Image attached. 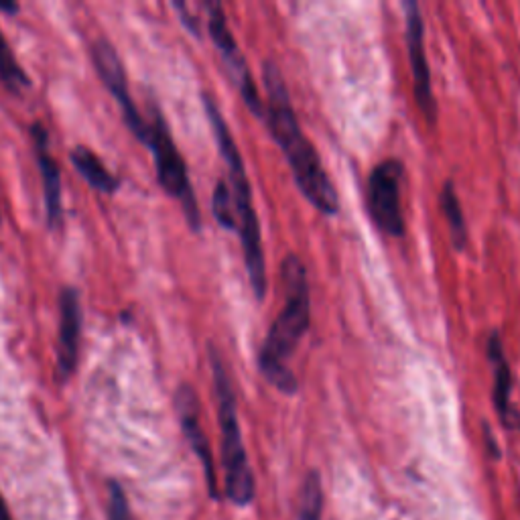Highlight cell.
<instances>
[{"instance_id":"obj_1","label":"cell","mask_w":520,"mask_h":520,"mask_svg":"<svg viewBox=\"0 0 520 520\" xmlns=\"http://www.w3.org/2000/svg\"><path fill=\"white\" fill-rule=\"evenodd\" d=\"M263 82L267 90L265 122L289 161L297 187L315 210L325 216H336L340 210L338 193L325 173L317 151L303 135L283 74L273 61L263 65Z\"/></svg>"},{"instance_id":"obj_2","label":"cell","mask_w":520,"mask_h":520,"mask_svg":"<svg viewBox=\"0 0 520 520\" xmlns=\"http://www.w3.org/2000/svg\"><path fill=\"white\" fill-rule=\"evenodd\" d=\"M281 279L285 287V307L273 321L267 340L258 352V368L283 395H295L299 380L289 368V358L305 336L311 319L307 275L295 254L283 258Z\"/></svg>"},{"instance_id":"obj_3","label":"cell","mask_w":520,"mask_h":520,"mask_svg":"<svg viewBox=\"0 0 520 520\" xmlns=\"http://www.w3.org/2000/svg\"><path fill=\"white\" fill-rule=\"evenodd\" d=\"M204 106H206V114L212 124V130H214V137L218 141L220 153L230 171V191H232L236 224H238L236 232L240 234V240H242L244 263H246L250 287H252L256 299L260 301L267 293V269H265L263 240H260V224H258V216H256L254 202H252V187H250L238 145L230 133V128H228L220 108L212 100V96L204 94Z\"/></svg>"},{"instance_id":"obj_4","label":"cell","mask_w":520,"mask_h":520,"mask_svg":"<svg viewBox=\"0 0 520 520\" xmlns=\"http://www.w3.org/2000/svg\"><path fill=\"white\" fill-rule=\"evenodd\" d=\"M210 366L214 378V390L218 401V423L222 433V466H224V488L230 502L236 506H248L254 500V474L244 447L234 386L224 366L222 356L210 348Z\"/></svg>"},{"instance_id":"obj_5","label":"cell","mask_w":520,"mask_h":520,"mask_svg":"<svg viewBox=\"0 0 520 520\" xmlns=\"http://www.w3.org/2000/svg\"><path fill=\"white\" fill-rule=\"evenodd\" d=\"M145 147H149L153 153L159 185L167 191V195H171L173 200L181 204L191 230L200 232L202 214H200L198 200H195V191L189 181L187 165L169 133L167 120L159 108H155L153 122H151V137Z\"/></svg>"},{"instance_id":"obj_6","label":"cell","mask_w":520,"mask_h":520,"mask_svg":"<svg viewBox=\"0 0 520 520\" xmlns=\"http://www.w3.org/2000/svg\"><path fill=\"white\" fill-rule=\"evenodd\" d=\"M401 183L403 163L397 159H386L372 169L366 185V208L372 222L378 230L393 238L405 234Z\"/></svg>"},{"instance_id":"obj_7","label":"cell","mask_w":520,"mask_h":520,"mask_svg":"<svg viewBox=\"0 0 520 520\" xmlns=\"http://www.w3.org/2000/svg\"><path fill=\"white\" fill-rule=\"evenodd\" d=\"M92 61L104 88L120 106L126 128L137 137V141L147 145L151 137V124L145 120V116L133 100V94H130L128 76L116 47L108 39H98L92 45Z\"/></svg>"},{"instance_id":"obj_8","label":"cell","mask_w":520,"mask_h":520,"mask_svg":"<svg viewBox=\"0 0 520 520\" xmlns=\"http://www.w3.org/2000/svg\"><path fill=\"white\" fill-rule=\"evenodd\" d=\"M208 11V31L210 37L214 41V45L218 47L226 70L234 82V86L238 88L244 104L248 106V110L258 116V118H265V104L260 100V94L254 86V80L250 76V70L246 65V59L242 57L238 43L228 27V19L224 13V7L220 3H206L204 5Z\"/></svg>"},{"instance_id":"obj_9","label":"cell","mask_w":520,"mask_h":520,"mask_svg":"<svg viewBox=\"0 0 520 520\" xmlns=\"http://www.w3.org/2000/svg\"><path fill=\"white\" fill-rule=\"evenodd\" d=\"M82 299L78 289L63 287L59 293V330H57V380L68 382L80 362L82 342Z\"/></svg>"},{"instance_id":"obj_10","label":"cell","mask_w":520,"mask_h":520,"mask_svg":"<svg viewBox=\"0 0 520 520\" xmlns=\"http://www.w3.org/2000/svg\"><path fill=\"white\" fill-rule=\"evenodd\" d=\"M405 11V21H407V47H409V61H411V72H413V92L417 106L425 114L429 124H435L437 118V104L433 98V88H431V72L427 65V53H425V27H423V17L421 9L415 0H405L403 3Z\"/></svg>"},{"instance_id":"obj_11","label":"cell","mask_w":520,"mask_h":520,"mask_svg":"<svg viewBox=\"0 0 520 520\" xmlns=\"http://www.w3.org/2000/svg\"><path fill=\"white\" fill-rule=\"evenodd\" d=\"M175 411L183 429V435L187 439V443L191 445L193 453L198 455L204 472H206V482H208V490L212 498H218V478H216V468H214V458H212V449H210V441L204 433L202 427V409H200V399L195 395V390L191 384H181L175 390Z\"/></svg>"},{"instance_id":"obj_12","label":"cell","mask_w":520,"mask_h":520,"mask_svg":"<svg viewBox=\"0 0 520 520\" xmlns=\"http://www.w3.org/2000/svg\"><path fill=\"white\" fill-rule=\"evenodd\" d=\"M33 151L37 159V167L41 173L43 185V204H45V220L51 232H59L63 226V187H61V169L57 159L49 149V130L41 122L31 124Z\"/></svg>"},{"instance_id":"obj_13","label":"cell","mask_w":520,"mask_h":520,"mask_svg":"<svg viewBox=\"0 0 520 520\" xmlns=\"http://www.w3.org/2000/svg\"><path fill=\"white\" fill-rule=\"evenodd\" d=\"M488 358L492 364V372H494V407L496 413L502 421L504 427H516L520 425V417L516 415V411L510 407V395H512V374H510V366L508 360L504 356V348H502V340L498 332H492L490 340H488Z\"/></svg>"},{"instance_id":"obj_14","label":"cell","mask_w":520,"mask_h":520,"mask_svg":"<svg viewBox=\"0 0 520 520\" xmlns=\"http://www.w3.org/2000/svg\"><path fill=\"white\" fill-rule=\"evenodd\" d=\"M70 161L74 169L82 175V179L96 191L104 195H114L120 187V179L108 171V167L102 163V159L88 147L78 145L70 153Z\"/></svg>"},{"instance_id":"obj_15","label":"cell","mask_w":520,"mask_h":520,"mask_svg":"<svg viewBox=\"0 0 520 520\" xmlns=\"http://www.w3.org/2000/svg\"><path fill=\"white\" fill-rule=\"evenodd\" d=\"M439 204H441V212L447 220L453 246L458 250H464L466 244H468V228H466L462 204L458 200V193H455V187H453L451 181L443 183V189H441V195H439Z\"/></svg>"},{"instance_id":"obj_16","label":"cell","mask_w":520,"mask_h":520,"mask_svg":"<svg viewBox=\"0 0 520 520\" xmlns=\"http://www.w3.org/2000/svg\"><path fill=\"white\" fill-rule=\"evenodd\" d=\"M0 82H3V86L11 94H21L23 90L31 88V80L27 72L21 68V63L15 57L3 29H0Z\"/></svg>"},{"instance_id":"obj_17","label":"cell","mask_w":520,"mask_h":520,"mask_svg":"<svg viewBox=\"0 0 520 520\" xmlns=\"http://www.w3.org/2000/svg\"><path fill=\"white\" fill-rule=\"evenodd\" d=\"M323 516V490L317 472H309L303 480L299 520H321Z\"/></svg>"},{"instance_id":"obj_18","label":"cell","mask_w":520,"mask_h":520,"mask_svg":"<svg viewBox=\"0 0 520 520\" xmlns=\"http://www.w3.org/2000/svg\"><path fill=\"white\" fill-rule=\"evenodd\" d=\"M212 212H214V218L218 220V224L224 230H236L238 228L232 191H230V185L226 181L216 183L214 198H212Z\"/></svg>"},{"instance_id":"obj_19","label":"cell","mask_w":520,"mask_h":520,"mask_svg":"<svg viewBox=\"0 0 520 520\" xmlns=\"http://www.w3.org/2000/svg\"><path fill=\"white\" fill-rule=\"evenodd\" d=\"M108 520H130V506L122 486L114 480L108 482Z\"/></svg>"},{"instance_id":"obj_20","label":"cell","mask_w":520,"mask_h":520,"mask_svg":"<svg viewBox=\"0 0 520 520\" xmlns=\"http://www.w3.org/2000/svg\"><path fill=\"white\" fill-rule=\"evenodd\" d=\"M0 11L7 13L9 17H15L21 11V7L17 3H0Z\"/></svg>"},{"instance_id":"obj_21","label":"cell","mask_w":520,"mask_h":520,"mask_svg":"<svg viewBox=\"0 0 520 520\" xmlns=\"http://www.w3.org/2000/svg\"><path fill=\"white\" fill-rule=\"evenodd\" d=\"M0 520H13L9 508H7V502H5V498H3V494H0Z\"/></svg>"},{"instance_id":"obj_22","label":"cell","mask_w":520,"mask_h":520,"mask_svg":"<svg viewBox=\"0 0 520 520\" xmlns=\"http://www.w3.org/2000/svg\"><path fill=\"white\" fill-rule=\"evenodd\" d=\"M0 224H3V214H0Z\"/></svg>"}]
</instances>
